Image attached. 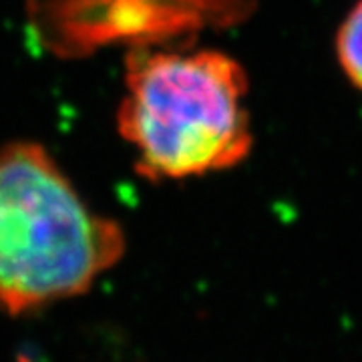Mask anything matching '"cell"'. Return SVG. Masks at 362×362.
<instances>
[{
  "label": "cell",
  "mask_w": 362,
  "mask_h": 362,
  "mask_svg": "<svg viewBox=\"0 0 362 362\" xmlns=\"http://www.w3.org/2000/svg\"><path fill=\"white\" fill-rule=\"evenodd\" d=\"M337 59L350 85L362 90V0L350 8L338 26Z\"/></svg>",
  "instance_id": "4"
},
{
  "label": "cell",
  "mask_w": 362,
  "mask_h": 362,
  "mask_svg": "<svg viewBox=\"0 0 362 362\" xmlns=\"http://www.w3.org/2000/svg\"><path fill=\"white\" fill-rule=\"evenodd\" d=\"M256 0H26V16L47 51L78 59L111 42L168 47L204 28L244 21Z\"/></svg>",
  "instance_id": "3"
},
{
  "label": "cell",
  "mask_w": 362,
  "mask_h": 362,
  "mask_svg": "<svg viewBox=\"0 0 362 362\" xmlns=\"http://www.w3.org/2000/svg\"><path fill=\"white\" fill-rule=\"evenodd\" d=\"M127 235L93 211L47 145H0V310L21 316L89 292Z\"/></svg>",
  "instance_id": "2"
},
{
  "label": "cell",
  "mask_w": 362,
  "mask_h": 362,
  "mask_svg": "<svg viewBox=\"0 0 362 362\" xmlns=\"http://www.w3.org/2000/svg\"><path fill=\"white\" fill-rule=\"evenodd\" d=\"M244 65L218 49H127L119 137L151 183L206 177L244 163L254 147Z\"/></svg>",
  "instance_id": "1"
}]
</instances>
